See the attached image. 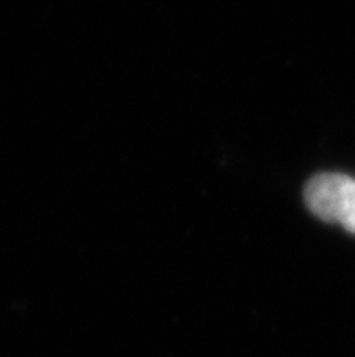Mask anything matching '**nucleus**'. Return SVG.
Instances as JSON below:
<instances>
[{"label": "nucleus", "instance_id": "f257e3e1", "mask_svg": "<svg viewBox=\"0 0 355 357\" xmlns=\"http://www.w3.org/2000/svg\"><path fill=\"white\" fill-rule=\"evenodd\" d=\"M310 213L328 223H338L355 234V180L347 174L323 172L305 187Z\"/></svg>", "mask_w": 355, "mask_h": 357}]
</instances>
